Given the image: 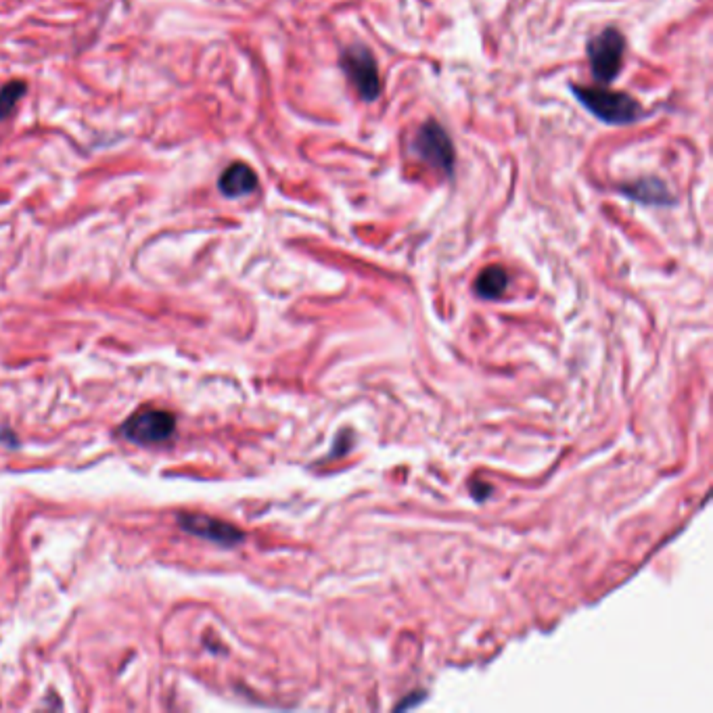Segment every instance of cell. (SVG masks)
<instances>
[{"mask_svg": "<svg viewBox=\"0 0 713 713\" xmlns=\"http://www.w3.org/2000/svg\"><path fill=\"white\" fill-rule=\"evenodd\" d=\"M571 92L588 109L596 120L613 126H626L644 118V109L626 92H617L605 86H578L571 84Z\"/></svg>", "mask_w": 713, "mask_h": 713, "instance_id": "cell-1", "label": "cell"}, {"mask_svg": "<svg viewBox=\"0 0 713 713\" xmlns=\"http://www.w3.org/2000/svg\"><path fill=\"white\" fill-rule=\"evenodd\" d=\"M412 151L419 159H423L429 168L437 170L448 178L454 174L456 151L450 134L440 122L427 120L417 130V134L412 138Z\"/></svg>", "mask_w": 713, "mask_h": 713, "instance_id": "cell-2", "label": "cell"}, {"mask_svg": "<svg viewBox=\"0 0 713 713\" xmlns=\"http://www.w3.org/2000/svg\"><path fill=\"white\" fill-rule=\"evenodd\" d=\"M339 67L343 76L352 82L362 101L373 103L381 95V80L377 61L371 49L364 44H352L339 57Z\"/></svg>", "mask_w": 713, "mask_h": 713, "instance_id": "cell-3", "label": "cell"}, {"mask_svg": "<svg viewBox=\"0 0 713 713\" xmlns=\"http://www.w3.org/2000/svg\"><path fill=\"white\" fill-rule=\"evenodd\" d=\"M586 53L592 76L598 82L609 84L619 76L621 65H624L626 38L617 28H605L603 32H598L588 40Z\"/></svg>", "mask_w": 713, "mask_h": 713, "instance_id": "cell-4", "label": "cell"}, {"mask_svg": "<svg viewBox=\"0 0 713 713\" xmlns=\"http://www.w3.org/2000/svg\"><path fill=\"white\" fill-rule=\"evenodd\" d=\"M174 429H176V417L172 412L147 408L132 414L122 427V435L134 444L153 446L170 440L174 435Z\"/></svg>", "mask_w": 713, "mask_h": 713, "instance_id": "cell-5", "label": "cell"}, {"mask_svg": "<svg viewBox=\"0 0 713 713\" xmlns=\"http://www.w3.org/2000/svg\"><path fill=\"white\" fill-rule=\"evenodd\" d=\"M180 525L184 532L195 534L199 538H205V540L222 544V546H235L243 540V534L239 532V527L230 525L222 519L210 517V515H197V513L182 515Z\"/></svg>", "mask_w": 713, "mask_h": 713, "instance_id": "cell-6", "label": "cell"}, {"mask_svg": "<svg viewBox=\"0 0 713 713\" xmlns=\"http://www.w3.org/2000/svg\"><path fill=\"white\" fill-rule=\"evenodd\" d=\"M619 193L647 205H674L676 201L670 189L665 187V182L655 176H644L630 184H624V187H619Z\"/></svg>", "mask_w": 713, "mask_h": 713, "instance_id": "cell-7", "label": "cell"}, {"mask_svg": "<svg viewBox=\"0 0 713 713\" xmlns=\"http://www.w3.org/2000/svg\"><path fill=\"white\" fill-rule=\"evenodd\" d=\"M218 189L228 199H239L258 189V176L247 164H243V161H237V164H230L222 172Z\"/></svg>", "mask_w": 713, "mask_h": 713, "instance_id": "cell-8", "label": "cell"}, {"mask_svg": "<svg viewBox=\"0 0 713 713\" xmlns=\"http://www.w3.org/2000/svg\"><path fill=\"white\" fill-rule=\"evenodd\" d=\"M506 287H509V274L502 266H488L481 270L475 279V293L483 299H496L500 297Z\"/></svg>", "mask_w": 713, "mask_h": 713, "instance_id": "cell-9", "label": "cell"}, {"mask_svg": "<svg viewBox=\"0 0 713 713\" xmlns=\"http://www.w3.org/2000/svg\"><path fill=\"white\" fill-rule=\"evenodd\" d=\"M26 95V82H9L0 88V122H5L9 115L15 111L21 97Z\"/></svg>", "mask_w": 713, "mask_h": 713, "instance_id": "cell-10", "label": "cell"}]
</instances>
